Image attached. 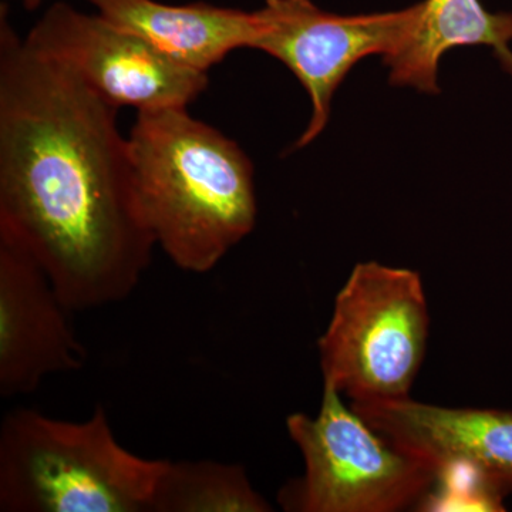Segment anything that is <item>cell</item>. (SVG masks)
<instances>
[{
  "instance_id": "13",
  "label": "cell",
  "mask_w": 512,
  "mask_h": 512,
  "mask_svg": "<svg viewBox=\"0 0 512 512\" xmlns=\"http://www.w3.org/2000/svg\"><path fill=\"white\" fill-rule=\"evenodd\" d=\"M19 2L23 3V6H25L26 9L33 10L36 9L43 0H19Z\"/></svg>"
},
{
  "instance_id": "12",
  "label": "cell",
  "mask_w": 512,
  "mask_h": 512,
  "mask_svg": "<svg viewBox=\"0 0 512 512\" xmlns=\"http://www.w3.org/2000/svg\"><path fill=\"white\" fill-rule=\"evenodd\" d=\"M241 464L165 461L151 512H271Z\"/></svg>"
},
{
  "instance_id": "2",
  "label": "cell",
  "mask_w": 512,
  "mask_h": 512,
  "mask_svg": "<svg viewBox=\"0 0 512 512\" xmlns=\"http://www.w3.org/2000/svg\"><path fill=\"white\" fill-rule=\"evenodd\" d=\"M141 212L161 251L190 274L212 271L256 224L254 165L188 109L140 111L128 134Z\"/></svg>"
},
{
  "instance_id": "11",
  "label": "cell",
  "mask_w": 512,
  "mask_h": 512,
  "mask_svg": "<svg viewBox=\"0 0 512 512\" xmlns=\"http://www.w3.org/2000/svg\"><path fill=\"white\" fill-rule=\"evenodd\" d=\"M511 42L512 12H488L480 0H423L412 36L383 60L394 86L437 94L439 63L448 50L493 47L498 62L512 76Z\"/></svg>"
},
{
  "instance_id": "6",
  "label": "cell",
  "mask_w": 512,
  "mask_h": 512,
  "mask_svg": "<svg viewBox=\"0 0 512 512\" xmlns=\"http://www.w3.org/2000/svg\"><path fill=\"white\" fill-rule=\"evenodd\" d=\"M117 109H188L207 90L208 73L187 69L100 13L55 3L25 37Z\"/></svg>"
},
{
  "instance_id": "9",
  "label": "cell",
  "mask_w": 512,
  "mask_h": 512,
  "mask_svg": "<svg viewBox=\"0 0 512 512\" xmlns=\"http://www.w3.org/2000/svg\"><path fill=\"white\" fill-rule=\"evenodd\" d=\"M393 446L433 468L464 466L495 494H512V410L456 409L414 402L350 404Z\"/></svg>"
},
{
  "instance_id": "10",
  "label": "cell",
  "mask_w": 512,
  "mask_h": 512,
  "mask_svg": "<svg viewBox=\"0 0 512 512\" xmlns=\"http://www.w3.org/2000/svg\"><path fill=\"white\" fill-rule=\"evenodd\" d=\"M103 18L140 36L168 59L208 73L237 49H254L264 30L259 10L205 2L167 5L157 0H87Z\"/></svg>"
},
{
  "instance_id": "8",
  "label": "cell",
  "mask_w": 512,
  "mask_h": 512,
  "mask_svg": "<svg viewBox=\"0 0 512 512\" xmlns=\"http://www.w3.org/2000/svg\"><path fill=\"white\" fill-rule=\"evenodd\" d=\"M69 312L42 266L0 238V396H28L46 377L83 369Z\"/></svg>"
},
{
  "instance_id": "7",
  "label": "cell",
  "mask_w": 512,
  "mask_h": 512,
  "mask_svg": "<svg viewBox=\"0 0 512 512\" xmlns=\"http://www.w3.org/2000/svg\"><path fill=\"white\" fill-rule=\"evenodd\" d=\"M264 30L254 49L285 64L311 99L308 127L295 148L311 144L328 126L333 94L357 62L393 55L412 36L421 2L396 12L336 15L312 0H265Z\"/></svg>"
},
{
  "instance_id": "4",
  "label": "cell",
  "mask_w": 512,
  "mask_h": 512,
  "mask_svg": "<svg viewBox=\"0 0 512 512\" xmlns=\"http://www.w3.org/2000/svg\"><path fill=\"white\" fill-rule=\"evenodd\" d=\"M429 333L419 272L379 262L357 264L318 340L323 384L356 404L407 399Z\"/></svg>"
},
{
  "instance_id": "1",
  "label": "cell",
  "mask_w": 512,
  "mask_h": 512,
  "mask_svg": "<svg viewBox=\"0 0 512 512\" xmlns=\"http://www.w3.org/2000/svg\"><path fill=\"white\" fill-rule=\"evenodd\" d=\"M117 107L20 37L0 6V238L28 252L70 311L123 302L156 239Z\"/></svg>"
},
{
  "instance_id": "5",
  "label": "cell",
  "mask_w": 512,
  "mask_h": 512,
  "mask_svg": "<svg viewBox=\"0 0 512 512\" xmlns=\"http://www.w3.org/2000/svg\"><path fill=\"white\" fill-rule=\"evenodd\" d=\"M286 430L305 473L279 491L285 511H400L420 503L436 480L433 468L380 436L330 384L319 413L291 414Z\"/></svg>"
},
{
  "instance_id": "3",
  "label": "cell",
  "mask_w": 512,
  "mask_h": 512,
  "mask_svg": "<svg viewBox=\"0 0 512 512\" xmlns=\"http://www.w3.org/2000/svg\"><path fill=\"white\" fill-rule=\"evenodd\" d=\"M165 461L121 446L101 406L84 421L16 409L0 426V511L151 512Z\"/></svg>"
}]
</instances>
